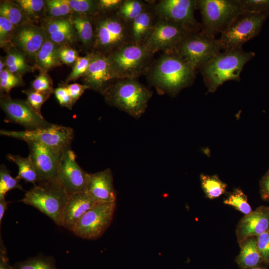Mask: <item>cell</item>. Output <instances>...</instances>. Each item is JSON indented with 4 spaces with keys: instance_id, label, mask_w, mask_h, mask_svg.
I'll return each instance as SVG.
<instances>
[{
    "instance_id": "9c48e42d",
    "label": "cell",
    "mask_w": 269,
    "mask_h": 269,
    "mask_svg": "<svg viewBox=\"0 0 269 269\" xmlns=\"http://www.w3.org/2000/svg\"><path fill=\"white\" fill-rule=\"evenodd\" d=\"M269 15V12L242 11L221 33L219 40L222 50L241 48L259 34Z\"/></svg>"
},
{
    "instance_id": "4316f807",
    "label": "cell",
    "mask_w": 269,
    "mask_h": 269,
    "mask_svg": "<svg viewBox=\"0 0 269 269\" xmlns=\"http://www.w3.org/2000/svg\"><path fill=\"white\" fill-rule=\"evenodd\" d=\"M6 158L15 163L18 167V175L16 177L18 180L23 179L34 185L40 183V178L35 167L29 156L23 157L18 155L9 154Z\"/></svg>"
},
{
    "instance_id": "e0dca14e",
    "label": "cell",
    "mask_w": 269,
    "mask_h": 269,
    "mask_svg": "<svg viewBox=\"0 0 269 269\" xmlns=\"http://www.w3.org/2000/svg\"><path fill=\"white\" fill-rule=\"evenodd\" d=\"M93 52V57L84 76V83L90 89L103 94L117 79L107 56L99 52Z\"/></svg>"
},
{
    "instance_id": "ee69618b",
    "label": "cell",
    "mask_w": 269,
    "mask_h": 269,
    "mask_svg": "<svg viewBox=\"0 0 269 269\" xmlns=\"http://www.w3.org/2000/svg\"><path fill=\"white\" fill-rule=\"evenodd\" d=\"M258 250L263 261L269 262V230L256 237Z\"/></svg>"
},
{
    "instance_id": "b9f144b4",
    "label": "cell",
    "mask_w": 269,
    "mask_h": 269,
    "mask_svg": "<svg viewBox=\"0 0 269 269\" xmlns=\"http://www.w3.org/2000/svg\"><path fill=\"white\" fill-rule=\"evenodd\" d=\"M243 11L269 12V0H239Z\"/></svg>"
},
{
    "instance_id": "52a82bcc",
    "label": "cell",
    "mask_w": 269,
    "mask_h": 269,
    "mask_svg": "<svg viewBox=\"0 0 269 269\" xmlns=\"http://www.w3.org/2000/svg\"><path fill=\"white\" fill-rule=\"evenodd\" d=\"M202 16L201 31L215 37L243 11L239 0H197Z\"/></svg>"
},
{
    "instance_id": "5b68a950",
    "label": "cell",
    "mask_w": 269,
    "mask_h": 269,
    "mask_svg": "<svg viewBox=\"0 0 269 269\" xmlns=\"http://www.w3.org/2000/svg\"><path fill=\"white\" fill-rule=\"evenodd\" d=\"M70 195L58 183H40L26 192L20 200L62 226L63 215Z\"/></svg>"
},
{
    "instance_id": "9a60e30c",
    "label": "cell",
    "mask_w": 269,
    "mask_h": 269,
    "mask_svg": "<svg viewBox=\"0 0 269 269\" xmlns=\"http://www.w3.org/2000/svg\"><path fill=\"white\" fill-rule=\"evenodd\" d=\"M0 107L9 121L21 125L26 130L46 127L51 124L36 112L26 101L14 99L6 94L2 95L0 98Z\"/></svg>"
},
{
    "instance_id": "e575fe53",
    "label": "cell",
    "mask_w": 269,
    "mask_h": 269,
    "mask_svg": "<svg viewBox=\"0 0 269 269\" xmlns=\"http://www.w3.org/2000/svg\"><path fill=\"white\" fill-rule=\"evenodd\" d=\"M74 12L82 15H95L99 13L98 0H66Z\"/></svg>"
},
{
    "instance_id": "277c9868",
    "label": "cell",
    "mask_w": 269,
    "mask_h": 269,
    "mask_svg": "<svg viewBox=\"0 0 269 269\" xmlns=\"http://www.w3.org/2000/svg\"><path fill=\"white\" fill-rule=\"evenodd\" d=\"M154 54L143 45L129 43L107 57L116 79H137L146 74Z\"/></svg>"
},
{
    "instance_id": "603a6c76",
    "label": "cell",
    "mask_w": 269,
    "mask_h": 269,
    "mask_svg": "<svg viewBox=\"0 0 269 269\" xmlns=\"http://www.w3.org/2000/svg\"><path fill=\"white\" fill-rule=\"evenodd\" d=\"M48 38L57 45L72 42L75 31L70 20L57 18L50 20L45 29Z\"/></svg>"
},
{
    "instance_id": "d6986e66",
    "label": "cell",
    "mask_w": 269,
    "mask_h": 269,
    "mask_svg": "<svg viewBox=\"0 0 269 269\" xmlns=\"http://www.w3.org/2000/svg\"><path fill=\"white\" fill-rule=\"evenodd\" d=\"M47 38L44 29L31 23H25L15 30L12 41L23 53L35 58Z\"/></svg>"
},
{
    "instance_id": "f1b7e54d",
    "label": "cell",
    "mask_w": 269,
    "mask_h": 269,
    "mask_svg": "<svg viewBox=\"0 0 269 269\" xmlns=\"http://www.w3.org/2000/svg\"><path fill=\"white\" fill-rule=\"evenodd\" d=\"M202 189L208 198H217L226 191L227 185L216 175L201 174L200 176Z\"/></svg>"
},
{
    "instance_id": "7c38bea8",
    "label": "cell",
    "mask_w": 269,
    "mask_h": 269,
    "mask_svg": "<svg viewBox=\"0 0 269 269\" xmlns=\"http://www.w3.org/2000/svg\"><path fill=\"white\" fill-rule=\"evenodd\" d=\"M152 8L157 17L178 23L190 33L201 30V24L194 16L197 0H161Z\"/></svg>"
},
{
    "instance_id": "836d02e7",
    "label": "cell",
    "mask_w": 269,
    "mask_h": 269,
    "mask_svg": "<svg viewBox=\"0 0 269 269\" xmlns=\"http://www.w3.org/2000/svg\"><path fill=\"white\" fill-rule=\"evenodd\" d=\"M20 180L13 177L6 166L2 164L0 167V199L5 198L6 193L14 189L23 190L19 183Z\"/></svg>"
},
{
    "instance_id": "8d00e7d4",
    "label": "cell",
    "mask_w": 269,
    "mask_h": 269,
    "mask_svg": "<svg viewBox=\"0 0 269 269\" xmlns=\"http://www.w3.org/2000/svg\"><path fill=\"white\" fill-rule=\"evenodd\" d=\"M92 52L83 57H79L74 64L72 71L68 76L67 82L74 81L81 76H84L87 72L90 64L93 57Z\"/></svg>"
},
{
    "instance_id": "7a4b0ae2",
    "label": "cell",
    "mask_w": 269,
    "mask_h": 269,
    "mask_svg": "<svg viewBox=\"0 0 269 269\" xmlns=\"http://www.w3.org/2000/svg\"><path fill=\"white\" fill-rule=\"evenodd\" d=\"M255 56L254 52L242 48L218 53L200 69L208 92H214L227 81H239L244 66Z\"/></svg>"
},
{
    "instance_id": "83f0119b",
    "label": "cell",
    "mask_w": 269,
    "mask_h": 269,
    "mask_svg": "<svg viewBox=\"0 0 269 269\" xmlns=\"http://www.w3.org/2000/svg\"><path fill=\"white\" fill-rule=\"evenodd\" d=\"M151 5L142 0H124L116 14L128 24Z\"/></svg>"
},
{
    "instance_id": "d6a6232c",
    "label": "cell",
    "mask_w": 269,
    "mask_h": 269,
    "mask_svg": "<svg viewBox=\"0 0 269 269\" xmlns=\"http://www.w3.org/2000/svg\"><path fill=\"white\" fill-rule=\"evenodd\" d=\"M223 203L234 207L244 215L248 214L252 211L247 196L240 188H235L229 193Z\"/></svg>"
},
{
    "instance_id": "484cf974",
    "label": "cell",
    "mask_w": 269,
    "mask_h": 269,
    "mask_svg": "<svg viewBox=\"0 0 269 269\" xmlns=\"http://www.w3.org/2000/svg\"><path fill=\"white\" fill-rule=\"evenodd\" d=\"M94 15L73 16L70 21L79 39L86 47L94 49L95 43Z\"/></svg>"
},
{
    "instance_id": "d4e9b609",
    "label": "cell",
    "mask_w": 269,
    "mask_h": 269,
    "mask_svg": "<svg viewBox=\"0 0 269 269\" xmlns=\"http://www.w3.org/2000/svg\"><path fill=\"white\" fill-rule=\"evenodd\" d=\"M57 44L47 38L35 56V64L41 72L48 71L61 65Z\"/></svg>"
},
{
    "instance_id": "c3c4849f",
    "label": "cell",
    "mask_w": 269,
    "mask_h": 269,
    "mask_svg": "<svg viewBox=\"0 0 269 269\" xmlns=\"http://www.w3.org/2000/svg\"><path fill=\"white\" fill-rule=\"evenodd\" d=\"M68 91L72 99L73 104L83 94L84 91L90 89L89 87L83 84L73 83L66 86Z\"/></svg>"
},
{
    "instance_id": "7402d4cb",
    "label": "cell",
    "mask_w": 269,
    "mask_h": 269,
    "mask_svg": "<svg viewBox=\"0 0 269 269\" xmlns=\"http://www.w3.org/2000/svg\"><path fill=\"white\" fill-rule=\"evenodd\" d=\"M152 5L128 24L130 42L142 45L156 19Z\"/></svg>"
},
{
    "instance_id": "7bdbcfd3",
    "label": "cell",
    "mask_w": 269,
    "mask_h": 269,
    "mask_svg": "<svg viewBox=\"0 0 269 269\" xmlns=\"http://www.w3.org/2000/svg\"><path fill=\"white\" fill-rule=\"evenodd\" d=\"M15 26L8 19L0 16V45L1 47L6 46L12 39L15 32Z\"/></svg>"
},
{
    "instance_id": "7dc6e473",
    "label": "cell",
    "mask_w": 269,
    "mask_h": 269,
    "mask_svg": "<svg viewBox=\"0 0 269 269\" xmlns=\"http://www.w3.org/2000/svg\"><path fill=\"white\" fill-rule=\"evenodd\" d=\"M54 93L61 106L72 109L73 103L66 86H60L55 88Z\"/></svg>"
},
{
    "instance_id": "4dcf8cb0",
    "label": "cell",
    "mask_w": 269,
    "mask_h": 269,
    "mask_svg": "<svg viewBox=\"0 0 269 269\" xmlns=\"http://www.w3.org/2000/svg\"><path fill=\"white\" fill-rule=\"evenodd\" d=\"M5 61L6 69L13 73L21 75L33 71V68L27 63L22 52L14 49L9 51Z\"/></svg>"
},
{
    "instance_id": "f5cc1de1",
    "label": "cell",
    "mask_w": 269,
    "mask_h": 269,
    "mask_svg": "<svg viewBox=\"0 0 269 269\" xmlns=\"http://www.w3.org/2000/svg\"><path fill=\"white\" fill-rule=\"evenodd\" d=\"M5 66H6L5 61H4L3 58L1 57L0 60V73L2 72L3 71V70L5 69L4 68Z\"/></svg>"
},
{
    "instance_id": "8fae6325",
    "label": "cell",
    "mask_w": 269,
    "mask_h": 269,
    "mask_svg": "<svg viewBox=\"0 0 269 269\" xmlns=\"http://www.w3.org/2000/svg\"><path fill=\"white\" fill-rule=\"evenodd\" d=\"M116 203L96 202L79 220L72 232L85 239H96L101 236L110 225Z\"/></svg>"
},
{
    "instance_id": "db71d44e",
    "label": "cell",
    "mask_w": 269,
    "mask_h": 269,
    "mask_svg": "<svg viewBox=\"0 0 269 269\" xmlns=\"http://www.w3.org/2000/svg\"><path fill=\"white\" fill-rule=\"evenodd\" d=\"M266 269L264 268L260 267L259 266L255 267L253 268H247V269Z\"/></svg>"
},
{
    "instance_id": "30bf717a",
    "label": "cell",
    "mask_w": 269,
    "mask_h": 269,
    "mask_svg": "<svg viewBox=\"0 0 269 269\" xmlns=\"http://www.w3.org/2000/svg\"><path fill=\"white\" fill-rule=\"evenodd\" d=\"M221 50L219 39L200 30L189 33L174 51L196 70H200Z\"/></svg>"
},
{
    "instance_id": "ab89813d",
    "label": "cell",
    "mask_w": 269,
    "mask_h": 269,
    "mask_svg": "<svg viewBox=\"0 0 269 269\" xmlns=\"http://www.w3.org/2000/svg\"><path fill=\"white\" fill-rule=\"evenodd\" d=\"M27 96L26 102L38 114L42 115L41 108L43 103L49 98L50 94L29 89L22 91Z\"/></svg>"
},
{
    "instance_id": "ba28073f",
    "label": "cell",
    "mask_w": 269,
    "mask_h": 269,
    "mask_svg": "<svg viewBox=\"0 0 269 269\" xmlns=\"http://www.w3.org/2000/svg\"><path fill=\"white\" fill-rule=\"evenodd\" d=\"M0 135L23 140L41 143L59 156L70 148L74 131L70 127L51 124L43 128L24 131L0 130Z\"/></svg>"
},
{
    "instance_id": "f546056e",
    "label": "cell",
    "mask_w": 269,
    "mask_h": 269,
    "mask_svg": "<svg viewBox=\"0 0 269 269\" xmlns=\"http://www.w3.org/2000/svg\"><path fill=\"white\" fill-rule=\"evenodd\" d=\"M13 269H57L55 259L42 255L17 262Z\"/></svg>"
},
{
    "instance_id": "8992f818",
    "label": "cell",
    "mask_w": 269,
    "mask_h": 269,
    "mask_svg": "<svg viewBox=\"0 0 269 269\" xmlns=\"http://www.w3.org/2000/svg\"><path fill=\"white\" fill-rule=\"evenodd\" d=\"M94 51L108 56L130 42L128 24L116 13L94 16Z\"/></svg>"
},
{
    "instance_id": "681fc988",
    "label": "cell",
    "mask_w": 269,
    "mask_h": 269,
    "mask_svg": "<svg viewBox=\"0 0 269 269\" xmlns=\"http://www.w3.org/2000/svg\"><path fill=\"white\" fill-rule=\"evenodd\" d=\"M260 194L264 201H269V167L259 182Z\"/></svg>"
},
{
    "instance_id": "5bb4252c",
    "label": "cell",
    "mask_w": 269,
    "mask_h": 269,
    "mask_svg": "<svg viewBox=\"0 0 269 269\" xmlns=\"http://www.w3.org/2000/svg\"><path fill=\"white\" fill-rule=\"evenodd\" d=\"M89 175L77 163L75 154L71 148L62 153L57 180L70 195L86 191Z\"/></svg>"
},
{
    "instance_id": "f6af8a7d",
    "label": "cell",
    "mask_w": 269,
    "mask_h": 269,
    "mask_svg": "<svg viewBox=\"0 0 269 269\" xmlns=\"http://www.w3.org/2000/svg\"><path fill=\"white\" fill-rule=\"evenodd\" d=\"M58 53L61 62L69 65L74 64L79 57L76 50L66 46L58 48Z\"/></svg>"
},
{
    "instance_id": "816d5d0a",
    "label": "cell",
    "mask_w": 269,
    "mask_h": 269,
    "mask_svg": "<svg viewBox=\"0 0 269 269\" xmlns=\"http://www.w3.org/2000/svg\"><path fill=\"white\" fill-rule=\"evenodd\" d=\"M9 203L10 202L6 200L5 198L0 199V227H1V222Z\"/></svg>"
},
{
    "instance_id": "44dd1931",
    "label": "cell",
    "mask_w": 269,
    "mask_h": 269,
    "mask_svg": "<svg viewBox=\"0 0 269 269\" xmlns=\"http://www.w3.org/2000/svg\"><path fill=\"white\" fill-rule=\"evenodd\" d=\"M96 203L87 191L70 195L63 212L62 226L72 231L79 220Z\"/></svg>"
},
{
    "instance_id": "6da1fadb",
    "label": "cell",
    "mask_w": 269,
    "mask_h": 269,
    "mask_svg": "<svg viewBox=\"0 0 269 269\" xmlns=\"http://www.w3.org/2000/svg\"><path fill=\"white\" fill-rule=\"evenodd\" d=\"M196 71L173 50L164 52L153 61L146 74L159 93L175 96L192 85Z\"/></svg>"
},
{
    "instance_id": "f35d334b",
    "label": "cell",
    "mask_w": 269,
    "mask_h": 269,
    "mask_svg": "<svg viewBox=\"0 0 269 269\" xmlns=\"http://www.w3.org/2000/svg\"><path fill=\"white\" fill-rule=\"evenodd\" d=\"M45 3L50 14L57 18L74 12L66 0H49Z\"/></svg>"
},
{
    "instance_id": "d590c367",
    "label": "cell",
    "mask_w": 269,
    "mask_h": 269,
    "mask_svg": "<svg viewBox=\"0 0 269 269\" xmlns=\"http://www.w3.org/2000/svg\"><path fill=\"white\" fill-rule=\"evenodd\" d=\"M23 83L21 75L11 72L6 68L0 73V90L5 94H8L14 87L22 86Z\"/></svg>"
},
{
    "instance_id": "4fadbf2b",
    "label": "cell",
    "mask_w": 269,
    "mask_h": 269,
    "mask_svg": "<svg viewBox=\"0 0 269 269\" xmlns=\"http://www.w3.org/2000/svg\"><path fill=\"white\" fill-rule=\"evenodd\" d=\"M189 33L181 25L157 17L142 45L153 54L159 51L170 52Z\"/></svg>"
},
{
    "instance_id": "2e32d148",
    "label": "cell",
    "mask_w": 269,
    "mask_h": 269,
    "mask_svg": "<svg viewBox=\"0 0 269 269\" xmlns=\"http://www.w3.org/2000/svg\"><path fill=\"white\" fill-rule=\"evenodd\" d=\"M26 143L29 149L28 156L39 175V183L58 182L57 177L61 156L41 143L34 141Z\"/></svg>"
},
{
    "instance_id": "1f68e13d",
    "label": "cell",
    "mask_w": 269,
    "mask_h": 269,
    "mask_svg": "<svg viewBox=\"0 0 269 269\" xmlns=\"http://www.w3.org/2000/svg\"><path fill=\"white\" fill-rule=\"evenodd\" d=\"M0 16L8 19L16 27L25 24L28 18L16 3L7 1L0 4Z\"/></svg>"
},
{
    "instance_id": "3957f363",
    "label": "cell",
    "mask_w": 269,
    "mask_h": 269,
    "mask_svg": "<svg viewBox=\"0 0 269 269\" xmlns=\"http://www.w3.org/2000/svg\"><path fill=\"white\" fill-rule=\"evenodd\" d=\"M152 94L137 79L124 78L116 80L102 95L110 106L138 119L145 112Z\"/></svg>"
},
{
    "instance_id": "f907efd6",
    "label": "cell",
    "mask_w": 269,
    "mask_h": 269,
    "mask_svg": "<svg viewBox=\"0 0 269 269\" xmlns=\"http://www.w3.org/2000/svg\"><path fill=\"white\" fill-rule=\"evenodd\" d=\"M0 269H13L11 266L7 254L6 249L4 245L0 235Z\"/></svg>"
},
{
    "instance_id": "60d3db41",
    "label": "cell",
    "mask_w": 269,
    "mask_h": 269,
    "mask_svg": "<svg viewBox=\"0 0 269 269\" xmlns=\"http://www.w3.org/2000/svg\"><path fill=\"white\" fill-rule=\"evenodd\" d=\"M32 89L41 93L51 94L54 93L52 80L46 72H41L32 81Z\"/></svg>"
},
{
    "instance_id": "74e56055",
    "label": "cell",
    "mask_w": 269,
    "mask_h": 269,
    "mask_svg": "<svg viewBox=\"0 0 269 269\" xmlns=\"http://www.w3.org/2000/svg\"><path fill=\"white\" fill-rule=\"evenodd\" d=\"M15 3L28 18L37 17L42 12L44 1L42 0H19Z\"/></svg>"
},
{
    "instance_id": "cb8c5ba5",
    "label": "cell",
    "mask_w": 269,
    "mask_h": 269,
    "mask_svg": "<svg viewBox=\"0 0 269 269\" xmlns=\"http://www.w3.org/2000/svg\"><path fill=\"white\" fill-rule=\"evenodd\" d=\"M240 251L235 262L241 269L259 266L263 262L258 250L256 237H250L239 244Z\"/></svg>"
},
{
    "instance_id": "ac0fdd59",
    "label": "cell",
    "mask_w": 269,
    "mask_h": 269,
    "mask_svg": "<svg viewBox=\"0 0 269 269\" xmlns=\"http://www.w3.org/2000/svg\"><path fill=\"white\" fill-rule=\"evenodd\" d=\"M269 230V206H261L244 216L239 221L236 229L240 244L246 238L257 236Z\"/></svg>"
},
{
    "instance_id": "ffe728a7",
    "label": "cell",
    "mask_w": 269,
    "mask_h": 269,
    "mask_svg": "<svg viewBox=\"0 0 269 269\" xmlns=\"http://www.w3.org/2000/svg\"><path fill=\"white\" fill-rule=\"evenodd\" d=\"M86 191L96 202L116 203V193L109 168L89 174Z\"/></svg>"
},
{
    "instance_id": "bcb514c9",
    "label": "cell",
    "mask_w": 269,
    "mask_h": 269,
    "mask_svg": "<svg viewBox=\"0 0 269 269\" xmlns=\"http://www.w3.org/2000/svg\"><path fill=\"white\" fill-rule=\"evenodd\" d=\"M124 0H98V14L116 13Z\"/></svg>"
}]
</instances>
